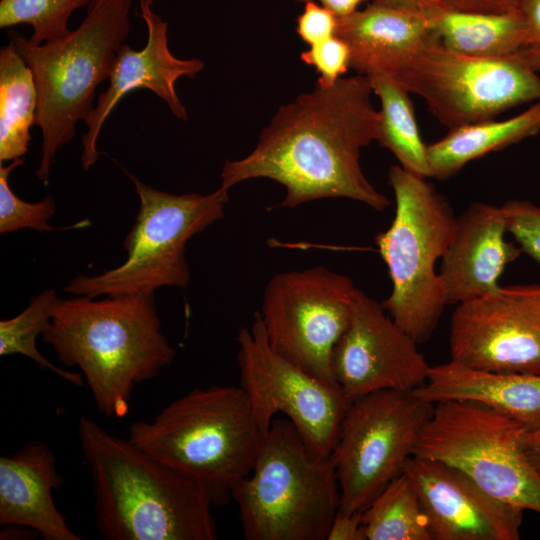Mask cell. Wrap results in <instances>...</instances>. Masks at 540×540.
Instances as JSON below:
<instances>
[{
    "label": "cell",
    "mask_w": 540,
    "mask_h": 540,
    "mask_svg": "<svg viewBox=\"0 0 540 540\" xmlns=\"http://www.w3.org/2000/svg\"><path fill=\"white\" fill-rule=\"evenodd\" d=\"M368 76L316 83L278 109L247 156L227 160L220 187L254 178L274 180L286 189L279 207L347 198L383 211L390 204L366 178L361 149L378 139L379 111L371 101Z\"/></svg>",
    "instance_id": "1"
},
{
    "label": "cell",
    "mask_w": 540,
    "mask_h": 540,
    "mask_svg": "<svg viewBox=\"0 0 540 540\" xmlns=\"http://www.w3.org/2000/svg\"><path fill=\"white\" fill-rule=\"evenodd\" d=\"M78 436L95 495L98 532L106 540H215L209 498L192 480L89 417Z\"/></svg>",
    "instance_id": "2"
},
{
    "label": "cell",
    "mask_w": 540,
    "mask_h": 540,
    "mask_svg": "<svg viewBox=\"0 0 540 540\" xmlns=\"http://www.w3.org/2000/svg\"><path fill=\"white\" fill-rule=\"evenodd\" d=\"M154 293L58 298L41 338L77 366L105 417L123 418L134 387L155 378L175 350L161 333Z\"/></svg>",
    "instance_id": "3"
},
{
    "label": "cell",
    "mask_w": 540,
    "mask_h": 540,
    "mask_svg": "<svg viewBox=\"0 0 540 540\" xmlns=\"http://www.w3.org/2000/svg\"><path fill=\"white\" fill-rule=\"evenodd\" d=\"M263 437L244 390L211 385L173 400L151 421L133 422L128 439L222 506L251 473Z\"/></svg>",
    "instance_id": "4"
},
{
    "label": "cell",
    "mask_w": 540,
    "mask_h": 540,
    "mask_svg": "<svg viewBox=\"0 0 540 540\" xmlns=\"http://www.w3.org/2000/svg\"><path fill=\"white\" fill-rule=\"evenodd\" d=\"M133 0H94L81 24L64 38L33 45L17 31L9 41L32 71L35 125L42 135L36 177L47 183L55 155L91 116L97 87L109 79L129 35Z\"/></svg>",
    "instance_id": "5"
},
{
    "label": "cell",
    "mask_w": 540,
    "mask_h": 540,
    "mask_svg": "<svg viewBox=\"0 0 540 540\" xmlns=\"http://www.w3.org/2000/svg\"><path fill=\"white\" fill-rule=\"evenodd\" d=\"M233 500L246 540H327L340 505L333 460L314 455L289 419L275 417Z\"/></svg>",
    "instance_id": "6"
},
{
    "label": "cell",
    "mask_w": 540,
    "mask_h": 540,
    "mask_svg": "<svg viewBox=\"0 0 540 540\" xmlns=\"http://www.w3.org/2000/svg\"><path fill=\"white\" fill-rule=\"evenodd\" d=\"M425 179L400 165L390 167L394 218L375 237L392 285L381 304L417 344L432 336L448 305L436 262L451 242L457 219Z\"/></svg>",
    "instance_id": "7"
},
{
    "label": "cell",
    "mask_w": 540,
    "mask_h": 540,
    "mask_svg": "<svg viewBox=\"0 0 540 540\" xmlns=\"http://www.w3.org/2000/svg\"><path fill=\"white\" fill-rule=\"evenodd\" d=\"M126 172V171H125ZM139 197V211L123 246L127 259L95 276L80 274L65 287L77 296L135 295L189 284L187 242L224 216L229 190L175 195L144 184L126 172Z\"/></svg>",
    "instance_id": "8"
},
{
    "label": "cell",
    "mask_w": 540,
    "mask_h": 540,
    "mask_svg": "<svg viewBox=\"0 0 540 540\" xmlns=\"http://www.w3.org/2000/svg\"><path fill=\"white\" fill-rule=\"evenodd\" d=\"M525 427L472 402L436 403L414 455L454 466L492 497L540 514V475L523 451Z\"/></svg>",
    "instance_id": "9"
},
{
    "label": "cell",
    "mask_w": 540,
    "mask_h": 540,
    "mask_svg": "<svg viewBox=\"0 0 540 540\" xmlns=\"http://www.w3.org/2000/svg\"><path fill=\"white\" fill-rule=\"evenodd\" d=\"M386 76L421 97L449 130L495 119L510 108L540 100L538 73L513 56H466L436 39L414 50Z\"/></svg>",
    "instance_id": "10"
},
{
    "label": "cell",
    "mask_w": 540,
    "mask_h": 540,
    "mask_svg": "<svg viewBox=\"0 0 540 540\" xmlns=\"http://www.w3.org/2000/svg\"><path fill=\"white\" fill-rule=\"evenodd\" d=\"M433 404L412 392L380 390L352 400L330 454L339 510L363 512L414 455Z\"/></svg>",
    "instance_id": "11"
},
{
    "label": "cell",
    "mask_w": 540,
    "mask_h": 540,
    "mask_svg": "<svg viewBox=\"0 0 540 540\" xmlns=\"http://www.w3.org/2000/svg\"><path fill=\"white\" fill-rule=\"evenodd\" d=\"M237 342L240 387L263 435L280 414L293 423L314 455L330 456L350 404L341 389L276 352L258 311L249 327L240 328Z\"/></svg>",
    "instance_id": "12"
},
{
    "label": "cell",
    "mask_w": 540,
    "mask_h": 540,
    "mask_svg": "<svg viewBox=\"0 0 540 540\" xmlns=\"http://www.w3.org/2000/svg\"><path fill=\"white\" fill-rule=\"evenodd\" d=\"M356 290L349 277L321 266L275 274L258 311L270 346L337 385L332 354L348 324Z\"/></svg>",
    "instance_id": "13"
},
{
    "label": "cell",
    "mask_w": 540,
    "mask_h": 540,
    "mask_svg": "<svg viewBox=\"0 0 540 540\" xmlns=\"http://www.w3.org/2000/svg\"><path fill=\"white\" fill-rule=\"evenodd\" d=\"M451 360L483 370L540 374V284L500 286L457 304Z\"/></svg>",
    "instance_id": "14"
},
{
    "label": "cell",
    "mask_w": 540,
    "mask_h": 540,
    "mask_svg": "<svg viewBox=\"0 0 540 540\" xmlns=\"http://www.w3.org/2000/svg\"><path fill=\"white\" fill-rule=\"evenodd\" d=\"M417 345L381 303L357 288L332 354L334 380L350 402L380 390L413 392L425 384L431 367Z\"/></svg>",
    "instance_id": "15"
},
{
    "label": "cell",
    "mask_w": 540,
    "mask_h": 540,
    "mask_svg": "<svg viewBox=\"0 0 540 540\" xmlns=\"http://www.w3.org/2000/svg\"><path fill=\"white\" fill-rule=\"evenodd\" d=\"M417 490L432 540H518L523 510L485 492L440 460L413 455L404 471Z\"/></svg>",
    "instance_id": "16"
},
{
    "label": "cell",
    "mask_w": 540,
    "mask_h": 540,
    "mask_svg": "<svg viewBox=\"0 0 540 540\" xmlns=\"http://www.w3.org/2000/svg\"><path fill=\"white\" fill-rule=\"evenodd\" d=\"M152 3L140 2L139 16L148 30L146 45L134 50L124 43L117 54L113 72L105 91L98 97L95 108L85 122L87 132L82 136L81 163L88 171L97 161V140L102 127L119 101L136 89H147L164 101L172 114L183 121L188 118L179 99L175 82L181 77L194 78L204 68L201 59H179L168 47V24L152 11Z\"/></svg>",
    "instance_id": "17"
},
{
    "label": "cell",
    "mask_w": 540,
    "mask_h": 540,
    "mask_svg": "<svg viewBox=\"0 0 540 540\" xmlns=\"http://www.w3.org/2000/svg\"><path fill=\"white\" fill-rule=\"evenodd\" d=\"M506 233L501 206L473 203L456 219L439 272L447 304L469 301L500 287L507 265L523 253L506 240Z\"/></svg>",
    "instance_id": "18"
},
{
    "label": "cell",
    "mask_w": 540,
    "mask_h": 540,
    "mask_svg": "<svg viewBox=\"0 0 540 540\" xmlns=\"http://www.w3.org/2000/svg\"><path fill=\"white\" fill-rule=\"evenodd\" d=\"M63 483L56 457L44 442L26 443L0 457V525L33 529L45 540H82L58 510L53 491Z\"/></svg>",
    "instance_id": "19"
},
{
    "label": "cell",
    "mask_w": 540,
    "mask_h": 540,
    "mask_svg": "<svg viewBox=\"0 0 540 540\" xmlns=\"http://www.w3.org/2000/svg\"><path fill=\"white\" fill-rule=\"evenodd\" d=\"M335 36L349 47L350 68L363 75H388L414 50L435 39L419 9L376 1L337 18Z\"/></svg>",
    "instance_id": "20"
},
{
    "label": "cell",
    "mask_w": 540,
    "mask_h": 540,
    "mask_svg": "<svg viewBox=\"0 0 540 540\" xmlns=\"http://www.w3.org/2000/svg\"><path fill=\"white\" fill-rule=\"evenodd\" d=\"M412 393L433 405L472 402L525 424L540 417V374L483 370L450 360L431 366L425 384Z\"/></svg>",
    "instance_id": "21"
},
{
    "label": "cell",
    "mask_w": 540,
    "mask_h": 540,
    "mask_svg": "<svg viewBox=\"0 0 540 540\" xmlns=\"http://www.w3.org/2000/svg\"><path fill=\"white\" fill-rule=\"evenodd\" d=\"M419 11L437 42L462 55L509 58L531 42L529 27L520 10L466 12L448 8L436 0H421Z\"/></svg>",
    "instance_id": "22"
},
{
    "label": "cell",
    "mask_w": 540,
    "mask_h": 540,
    "mask_svg": "<svg viewBox=\"0 0 540 540\" xmlns=\"http://www.w3.org/2000/svg\"><path fill=\"white\" fill-rule=\"evenodd\" d=\"M540 132V100L505 120H486L450 129L427 145L430 177L447 179L469 162L535 136Z\"/></svg>",
    "instance_id": "23"
},
{
    "label": "cell",
    "mask_w": 540,
    "mask_h": 540,
    "mask_svg": "<svg viewBox=\"0 0 540 540\" xmlns=\"http://www.w3.org/2000/svg\"><path fill=\"white\" fill-rule=\"evenodd\" d=\"M36 111L32 71L9 42L0 49V163L23 158L27 153Z\"/></svg>",
    "instance_id": "24"
},
{
    "label": "cell",
    "mask_w": 540,
    "mask_h": 540,
    "mask_svg": "<svg viewBox=\"0 0 540 540\" xmlns=\"http://www.w3.org/2000/svg\"><path fill=\"white\" fill-rule=\"evenodd\" d=\"M366 76L380 101L377 141L396 157L402 168L429 178L427 145L420 135L410 93L384 74Z\"/></svg>",
    "instance_id": "25"
},
{
    "label": "cell",
    "mask_w": 540,
    "mask_h": 540,
    "mask_svg": "<svg viewBox=\"0 0 540 540\" xmlns=\"http://www.w3.org/2000/svg\"><path fill=\"white\" fill-rule=\"evenodd\" d=\"M365 540H432L417 490L403 472L362 512Z\"/></svg>",
    "instance_id": "26"
},
{
    "label": "cell",
    "mask_w": 540,
    "mask_h": 540,
    "mask_svg": "<svg viewBox=\"0 0 540 540\" xmlns=\"http://www.w3.org/2000/svg\"><path fill=\"white\" fill-rule=\"evenodd\" d=\"M58 297L53 289L34 296L29 305L17 316L0 322V355L20 354L34 361L41 369H46L58 377L82 386L83 375L60 368L45 358L36 346V339L51 322Z\"/></svg>",
    "instance_id": "27"
},
{
    "label": "cell",
    "mask_w": 540,
    "mask_h": 540,
    "mask_svg": "<svg viewBox=\"0 0 540 540\" xmlns=\"http://www.w3.org/2000/svg\"><path fill=\"white\" fill-rule=\"evenodd\" d=\"M93 1L0 0V28L31 26L33 32L28 41L33 45L62 39L71 32L68 22L72 13Z\"/></svg>",
    "instance_id": "28"
},
{
    "label": "cell",
    "mask_w": 540,
    "mask_h": 540,
    "mask_svg": "<svg viewBox=\"0 0 540 540\" xmlns=\"http://www.w3.org/2000/svg\"><path fill=\"white\" fill-rule=\"evenodd\" d=\"M24 163V158L13 160L7 166L0 164V233L15 232L30 228L37 231H52L56 228L48 224L55 213V202L47 196L36 203H29L10 188L8 178L11 172Z\"/></svg>",
    "instance_id": "29"
},
{
    "label": "cell",
    "mask_w": 540,
    "mask_h": 540,
    "mask_svg": "<svg viewBox=\"0 0 540 540\" xmlns=\"http://www.w3.org/2000/svg\"><path fill=\"white\" fill-rule=\"evenodd\" d=\"M507 233L522 252L540 265V207L530 201L509 200L501 205Z\"/></svg>",
    "instance_id": "30"
},
{
    "label": "cell",
    "mask_w": 540,
    "mask_h": 540,
    "mask_svg": "<svg viewBox=\"0 0 540 540\" xmlns=\"http://www.w3.org/2000/svg\"><path fill=\"white\" fill-rule=\"evenodd\" d=\"M300 58L316 68L319 73L317 82L325 86L334 84L350 68L349 47L336 36L310 46Z\"/></svg>",
    "instance_id": "31"
},
{
    "label": "cell",
    "mask_w": 540,
    "mask_h": 540,
    "mask_svg": "<svg viewBox=\"0 0 540 540\" xmlns=\"http://www.w3.org/2000/svg\"><path fill=\"white\" fill-rule=\"evenodd\" d=\"M296 31L310 46L335 36L337 17L324 6L308 0L297 17Z\"/></svg>",
    "instance_id": "32"
},
{
    "label": "cell",
    "mask_w": 540,
    "mask_h": 540,
    "mask_svg": "<svg viewBox=\"0 0 540 540\" xmlns=\"http://www.w3.org/2000/svg\"><path fill=\"white\" fill-rule=\"evenodd\" d=\"M519 10L531 34V42L513 57L535 73H540V0H520Z\"/></svg>",
    "instance_id": "33"
},
{
    "label": "cell",
    "mask_w": 540,
    "mask_h": 540,
    "mask_svg": "<svg viewBox=\"0 0 540 540\" xmlns=\"http://www.w3.org/2000/svg\"><path fill=\"white\" fill-rule=\"evenodd\" d=\"M327 540H365L362 512L347 513L338 509L331 523Z\"/></svg>",
    "instance_id": "34"
},
{
    "label": "cell",
    "mask_w": 540,
    "mask_h": 540,
    "mask_svg": "<svg viewBox=\"0 0 540 540\" xmlns=\"http://www.w3.org/2000/svg\"><path fill=\"white\" fill-rule=\"evenodd\" d=\"M442 5L466 12L509 13L519 11L520 0H436Z\"/></svg>",
    "instance_id": "35"
},
{
    "label": "cell",
    "mask_w": 540,
    "mask_h": 540,
    "mask_svg": "<svg viewBox=\"0 0 540 540\" xmlns=\"http://www.w3.org/2000/svg\"><path fill=\"white\" fill-rule=\"evenodd\" d=\"M522 447L527 460L540 475V417L534 422L526 424Z\"/></svg>",
    "instance_id": "36"
},
{
    "label": "cell",
    "mask_w": 540,
    "mask_h": 540,
    "mask_svg": "<svg viewBox=\"0 0 540 540\" xmlns=\"http://www.w3.org/2000/svg\"><path fill=\"white\" fill-rule=\"evenodd\" d=\"M308 1V0H306ZM322 6L331 11L337 18L348 16L365 0H319Z\"/></svg>",
    "instance_id": "37"
},
{
    "label": "cell",
    "mask_w": 540,
    "mask_h": 540,
    "mask_svg": "<svg viewBox=\"0 0 540 540\" xmlns=\"http://www.w3.org/2000/svg\"><path fill=\"white\" fill-rule=\"evenodd\" d=\"M0 539H28L29 535L37 533L33 529L19 525L2 526ZM38 534V533H37ZM39 536V535H38Z\"/></svg>",
    "instance_id": "38"
},
{
    "label": "cell",
    "mask_w": 540,
    "mask_h": 540,
    "mask_svg": "<svg viewBox=\"0 0 540 540\" xmlns=\"http://www.w3.org/2000/svg\"><path fill=\"white\" fill-rule=\"evenodd\" d=\"M378 3L388 5L391 7L406 9V10H418L421 0H374Z\"/></svg>",
    "instance_id": "39"
},
{
    "label": "cell",
    "mask_w": 540,
    "mask_h": 540,
    "mask_svg": "<svg viewBox=\"0 0 540 540\" xmlns=\"http://www.w3.org/2000/svg\"><path fill=\"white\" fill-rule=\"evenodd\" d=\"M140 2H150L153 3V0H139Z\"/></svg>",
    "instance_id": "40"
}]
</instances>
